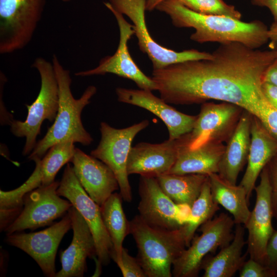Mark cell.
<instances>
[{"label":"cell","instance_id":"obj_29","mask_svg":"<svg viewBox=\"0 0 277 277\" xmlns=\"http://www.w3.org/2000/svg\"><path fill=\"white\" fill-rule=\"evenodd\" d=\"M75 143L66 140L53 145L44 157L33 160L39 168L42 175V186H46L54 182L60 169L70 162L75 153Z\"/></svg>","mask_w":277,"mask_h":277},{"label":"cell","instance_id":"obj_23","mask_svg":"<svg viewBox=\"0 0 277 277\" xmlns=\"http://www.w3.org/2000/svg\"><path fill=\"white\" fill-rule=\"evenodd\" d=\"M245 227L235 224L234 237L228 245L221 248L215 255H207L201 266L203 277H231L240 271L246 261L248 252L242 254L244 245Z\"/></svg>","mask_w":277,"mask_h":277},{"label":"cell","instance_id":"obj_18","mask_svg":"<svg viewBox=\"0 0 277 277\" xmlns=\"http://www.w3.org/2000/svg\"><path fill=\"white\" fill-rule=\"evenodd\" d=\"M70 162L81 185L100 206L112 193L120 189L113 171L100 160L76 148Z\"/></svg>","mask_w":277,"mask_h":277},{"label":"cell","instance_id":"obj_36","mask_svg":"<svg viewBox=\"0 0 277 277\" xmlns=\"http://www.w3.org/2000/svg\"><path fill=\"white\" fill-rule=\"evenodd\" d=\"M263 93L268 103L277 109V87L267 82H263Z\"/></svg>","mask_w":277,"mask_h":277},{"label":"cell","instance_id":"obj_8","mask_svg":"<svg viewBox=\"0 0 277 277\" xmlns=\"http://www.w3.org/2000/svg\"><path fill=\"white\" fill-rule=\"evenodd\" d=\"M149 125L143 120L123 129H116L106 122L100 124L101 140L90 155L106 164L118 181L120 193L127 202L132 201V191L127 169L128 155L135 136Z\"/></svg>","mask_w":277,"mask_h":277},{"label":"cell","instance_id":"obj_33","mask_svg":"<svg viewBox=\"0 0 277 277\" xmlns=\"http://www.w3.org/2000/svg\"><path fill=\"white\" fill-rule=\"evenodd\" d=\"M122 267L120 269L124 277H147L137 258L130 255L123 247L122 254Z\"/></svg>","mask_w":277,"mask_h":277},{"label":"cell","instance_id":"obj_13","mask_svg":"<svg viewBox=\"0 0 277 277\" xmlns=\"http://www.w3.org/2000/svg\"><path fill=\"white\" fill-rule=\"evenodd\" d=\"M244 110L239 106L228 102L202 103L194 127L188 133V147L195 148L210 141L227 143Z\"/></svg>","mask_w":277,"mask_h":277},{"label":"cell","instance_id":"obj_32","mask_svg":"<svg viewBox=\"0 0 277 277\" xmlns=\"http://www.w3.org/2000/svg\"><path fill=\"white\" fill-rule=\"evenodd\" d=\"M240 277H277V273L268 267L249 258L240 270Z\"/></svg>","mask_w":277,"mask_h":277},{"label":"cell","instance_id":"obj_2","mask_svg":"<svg viewBox=\"0 0 277 277\" xmlns=\"http://www.w3.org/2000/svg\"><path fill=\"white\" fill-rule=\"evenodd\" d=\"M156 9L169 15L174 26L193 28L190 38L200 44L239 42L256 49L269 42L268 28L259 20L245 22L226 16L202 14L176 0H165Z\"/></svg>","mask_w":277,"mask_h":277},{"label":"cell","instance_id":"obj_26","mask_svg":"<svg viewBox=\"0 0 277 277\" xmlns=\"http://www.w3.org/2000/svg\"><path fill=\"white\" fill-rule=\"evenodd\" d=\"M122 199L120 193L114 192L100 206L103 223L113 245L111 258L120 269L122 267L123 243L129 234V221L123 210Z\"/></svg>","mask_w":277,"mask_h":277},{"label":"cell","instance_id":"obj_20","mask_svg":"<svg viewBox=\"0 0 277 277\" xmlns=\"http://www.w3.org/2000/svg\"><path fill=\"white\" fill-rule=\"evenodd\" d=\"M251 142L247 167L240 185L249 199L258 176L272 157L277 153V137L272 134L256 116L251 123Z\"/></svg>","mask_w":277,"mask_h":277},{"label":"cell","instance_id":"obj_3","mask_svg":"<svg viewBox=\"0 0 277 277\" xmlns=\"http://www.w3.org/2000/svg\"><path fill=\"white\" fill-rule=\"evenodd\" d=\"M52 63L59 88L58 109L53 124L29 154L28 159L32 161L42 159L53 145L62 141L72 140L86 146L93 142L92 137L83 126L81 113L96 93V88L89 86L79 98H75L71 90L70 71L64 68L55 54Z\"/></svg>","mask_w":277,"mask_h":277},{"label":"cell","instance_id":"obj_11","mask_svg":"<svg viewBox=\"0 0 277 277\" xmlns=\"http://www.w3.org/2000/svg\"><path fill=\"white\" fill-rule=\"evenodd\" d=\"M104 5L114 16L119 28L120 41L117 50L112 55L102 59L97 67L77 72L75 75L88 76L112 73L133 81L141 89L157 90L156 83L141 70L128 50V42L135 33L132 24L129 23L123 14L116 10L109 2L104 3Z\"/></svg>","mask_w":277,"mask_h":277},{"label":"cell","instance_id":"obj_22","mask_svg":"<svg viewBox=\"0 0 277 277\" xmlns=\"http://www.w3.org/2000/svg\"><path fill=\"white\" fill-rule=\"evenodd\" d=\"M186 141L181 146L173 167L168 173L176 174L218 173L219 164L225 145L222 142H207L193 148Z\"/></svg>","mask_w":277,"mask_h":277},{"label":"cell","instance_id":"obj_15","mask_svg":"<svg viewBox=\"0 0 277 277\" xmlns=\"http://www.w3.org/2000/svg\"><path fill=\"white\" fill-rule=\"evenodd\" d=\"M187 138V133L161 143L141 142L132 147L127 160L128 174L157 177L168 173Z\"/></svg>","mask_w":277,"mask_h":277},{"label":"cell","instance_id":"obj_31","mask_svg":"<svg viewBox=\"0 0 277 277\" xmlns=\"http://www.w3.org/2000/svg\"><path fill=\"white\" fill-rule=\"evenodd\" d=\"M197 13L212 15L226 16L241 19V13L234 6L223 0H176Z\"/></svg>","mask_w":277,"mask_h":277},{"label":"cell","instance_id":"obj_27","mask_svg":"<svg viewBox=\"0 0 277 277\" xmlns=\"http://www.w3.org/2000/svg\"><path fill=\"white\" fill-rule=\"evenodd\" d=\"M156 178L163 191L173 202L191 207L200 195L208 175L167 173Z\"/></svg>","mask_w":277,"mask_h":277},{"label":"cell","instance_id":"obj_19","mask_svg":"<svg viewBox=\"0 0 277 277\" xmlns=\"http://www.w3.org/2000/svg\"><path fill=\"white\" fill-rule=\"evenodd\" d=\"M72 221L73 235L70 245L61 251L62 269L55 277H82L87 270L86 259L96 256L94 239L87 223L72 206L68 211Z\"/></svg>","mask_w":277,"mask_h":277},{"label":"cell","instance_id":"obj_41","mask_svg":"<svg viewBox=\"0 0 277 277\" xmlns=\"http://www.w3.org/2000/svg\"><path fill=\"white\" fill-rule=\"evenodd\" d=\"M94 260L95 262V265L96 268L95 270V272L92 275L93 276H99L102 272V265L103 264L101 262V261L99 260V259L97 258V256H95L94 258Z\"/></svg>","mask_w":277,"mask_h":277},{"label":"cell","instance_id":"obj_37","mask_svg":"<svg viewBox=\"0 0 277 277\" xmlns=\"http://www.w3.org/2000/svg\"><path fill=\"white\" fill-rule=\"evenodd\" d=\"M263 82L277 87V58L269 65L264 73Z\"/></svg>","mask_w":277,"mask_h":277},{"label":"cell","instance_id":"obj_24","mask_svg":"<svg viewBox=\"0 0 277 277\" xmlns=\"http://www.w3.org/2000/svg\"><path fill=\"white\" fill-rule=\"evenodd\" d=\"M46 0H0V23L16 32H27L37 28Z\"/></svg>","mask_w":277,"mask_h":277},{"label":"cell","instance_id":"obj_16","mask_svg":"<svg viewBox=\"0 0 277 277\" xmlns=\"http://www.w3.org/2000/svg\"><path fill=\"white\" fill-rule=\"evenodd\" d=\"M138 215L147 224L173 230L184 224L179 205L162 190L156 177L141 176L138 185Z\"/></svg>","mask_w":277,"mask_h":277},{"label":"cell","instance_id":"obj_34","mask_svg":"<svg viewBox=\"0 0 277 277\" xmlns=\"http://www.w3.org/2000/svg\"><path fill=\"white\" fill-rule=\"evenodd\" d=\"M271 188V199L273 216L277 221V153L266 165Z\"/></svg>","mask_w":277,"mask_h":277},{"label":"cell","instance_id":"obj_7","mask_svg":"<svg viewBox=\"0 0 277 277\" xmlns=\"http://www.w3.org/2000/svg\"><path fill=\"white\" fill-rule=\"evenodd\" d=\"M147 0H109L118 12L127 16L132 22L134 35L141 50L147 54L152 63L153 70L188 61L209 59L212 53L189 49L176 51L160 45L151 37L145 21Z\"/></svg>","mask_w":277,"mask_h":277},{"label":"cell","instance_id":"obj_35","mask_svg":"<svg viewBox=\"0 0 277 277\" xmlns=\"http://www.w3.org/2000/svg\"><path fill=\"white\" fill-rule=\"evenodd\" d=\"M266 266L277 273V230H275L267 245Z\"/></svg>","mask_w":277,"mask_h":277},{"label":"cell","instance_id":"obj_6","mask_svg":"<svg viewBox=\"0 0 277 277\" xmlns=\"http://www.w3.org/2000/svg\"><path fill=\"white\" fill-rule=\"evenodd\" d=\"M232 217L222 212L200 226L201 234L193 237L190 245L174 261L172 273L174 277H196L202 262L210 253H214L230 243L234 237Z\"/></svg>","mask_w":277,"mask_h":277},{"label":"cell","instance_id":"obj_4","mask_svg":"<svg viewBox=\"0 0 277 277\" xmlns=\"http://www.w3.org/2000/svg\"><path fill=\"white\" fill-rule=\"evenodd\" d=\"M186 226L166 230L152 227L138 215L129 221L137 259L147 277H171L173 263L186 249Z\"/></svg>","mask_w":277,"mask_h":277},{"label":"cell","instance_id":"obj_42","mask_svg":"<svg viewBox=\"0 0 277 277\" xmlns=\"http://www.w3.org/2000/svg\"><path fill=\"white\" fill-rule=\"evenodd\" d=\"M60 1H62L63 2H68V1H69L70 0H60Z\"/></svg>","mask_w":277,"mask_h":277},{"label":"cell","instance_id":"obj_9","mask_svg":"<svg viewBox=\"0 0 277 277\" xmlns=\"http://www.w3.org/2000/svg\"><path fill=\"white\" fill-rule=\"evenodd\" d=\"M57 192L69 201L84 219L94 239L96 256L103 265H108L112 259L113 248L103 223L100 206L85 191L69 163L65 168Z\"/></svg>","mask_w":277,"mask_h":277},{"label":"cell","instance_id":"obj_12","mask_svg":"<svg viewBox=\"0 0 277 277\" xmlns=\"http://www.w3.org/2000/svg\"><path fill=\"white\" fill-rule=\"evenodd\" d=\"M72 227L68 213L48 228L35 232H16L6 234V243L30 255L38 264L44 275L55 277V257L57 248L65 234Z\"/></svg>","mask_w":277,"mask_h":277},{"label":"cell","instance_id":"obj_28","mask_svg":"<svg viewBox=\"0 0 277 277\" xmlns=\"http://www.w3.org/2000/svg\"><path fill=\"white\" fill-rule=\"evenodd\" d=\"M37 167L28 179L19 187L0 191V227L5 231L18 217L23 208V199L28 192L42 186V176Z\"/></svg>","mask_w":277,"mask_h":277},{"label":"cell","instance_id":"obj_38","mask_svg":"<svg viewBox=\"0 0 277 277\" xmlns=\"http://www.w3.org/2000/svg\"><path fill=\"white\" fill-rule=\"evenodd\" d=\"M254 5L266 7L272 13L274 22H277V0H251Z\"/></svg>","mask_w":277,"mask_h":277},{"label":"cell","instance_id":"obj_39","mask_svg":"<svg viewBox=\"0 0 277 277\" xmlns=\"http://www.w3.org/2000/svg\"><path fill=\"white\" fill-rule=\"evenodd\" d=\"M268 47L270 50H277V22H274L268 29Z\"/></svg>","mask_w":277,"mask_h":277},{"label":"cell","instance_id":"obj_10","mask_svg":"<svg viewBox=\"0 0 277 277\" xmlns=\"http://www.w3.org/2000/svg\"><path fill=\"white\" fill-rule=\"evenodd\" d=\"M59 185V182L54 181L27 193L23 199L21 213L5 230L6 234L50 225L55 220L68 212L73 205L57 194Z\"/></svg>","mask_w":277,"mask_h":277},{"label":"cell","instance_id":"obj_17","mask_svg":"<svg viewBox=\"0 0 277 277\" xmlns=\"http://www.w3.org/2000/svg\"><path fill=\"white\" fill-rule=\"evenodd\" d=\"M115 91L119 102L145 109L159 117L167 128L169 139L178 138L194 127L197 115L177 111L151 91L118 87Z\"/></svg>","mask_w":277,"mask_h":277},{"label":"cell","instance_id":"obj_5","mask_svg":"<svg viewBox=\"0 0 277 277\" xmlns=\"http://www.w3.org/2000/svg\"><path fill=\"white\" fill-rule=\"evenodd\" d=\"M41 80L40 91L31 105H26L28 114L25 121L13 120L10 131L17 137H25L23 155H29L36 144L43 121H54L59 107V88L53 65L43 57L36 58L33 64Z\"/></svg>","mask_w":277,"mask_h":277},{"label":"cell","instance_id":"obj_1","mask_svg":"<svg viewBox=\"0 0 277 277\" xmlns=\"http://www.w3.org/2000/svg\"><path fill=\"white\" fill-rule=\"evenodd\" d=\"M209 59L177 63L152 72L160 97L191 105L214 100L230 103L259 117L267 103L263 76L277 50L252 49L239 42L220 44Z\"/></svg>","mask_w":277,"mask_h":277},{"label":"cell","instance_id":"obj_21","mask_svg":"<svg viewBox=\"0 0 277 277\" xmlns=\"http://www.w3.org/2000/svg\"><path fill=\"white\" fill-rule=\"evenodd\" d=\"M252 115L248 111H243L234 132L226 143L219 164V176L233 185L236 184L239 175L247 163Z\"/></svg>","mask_w":277,"mask_h":277},{"label":"cell","instance_id":"obj_30","mask_svg":"<svg viewBox=\"0 0 277 277\" xmlns=\"http://www.w3.org/2000/svg\"><path fill=\"white\" fill-rule=\"evenodd\" d=\"M219 209V204L212 197L208 178L203 186L200 195L191 207L189 221L185 223L187 247L190 246L197 229L212 219Z\"/></svg>","mask_w":277,"mask_h":277},{"label":"cell","instance_id":"obj_40","mask_svg":"<svg viewBox=\"0 0 277 277\" xmlns=\"http://www.w3.org/2000/svg\"><path fill=\"white\" fill-rule=\"evenodd\" d=\"M164 1L165 0H147L146 10L149 11H152L154 9H156V7L158 5Z\"/></svg>","mask_w":277,"mask_h":277},{"label":"cell","instance_id":"obj_14","mask_svg":"<svg viewBox=\"0 0 277 277\" xmlns=\"http://www.w3.org/2000/svg\"><path fill=\"white\" fill-rule=\"evenodd\" d=\"M259 184L255 186L256 201L249 219L244 225L248 231L247 252L251 258L266 266L267 245L274 230L273 217L267 167L260 174Z\"/></svg>","mask_w":277,"mask_h":277},{"label":"cell","instance_id":"obj_25","mask_svg":"<svg viewBox=\"0 0 277 277\" xmlns=\"http://www.w3.org/2000/svg\"><path fill=\"white\" fill-rule=\"evenodd\" d=\"M208 180L213 200L232 214L235 224L244 225L251 212L244 188L229 183L218 173L210 174Z\"/></svg>","mask_w":277,"mask_h":277}]
</instances>
